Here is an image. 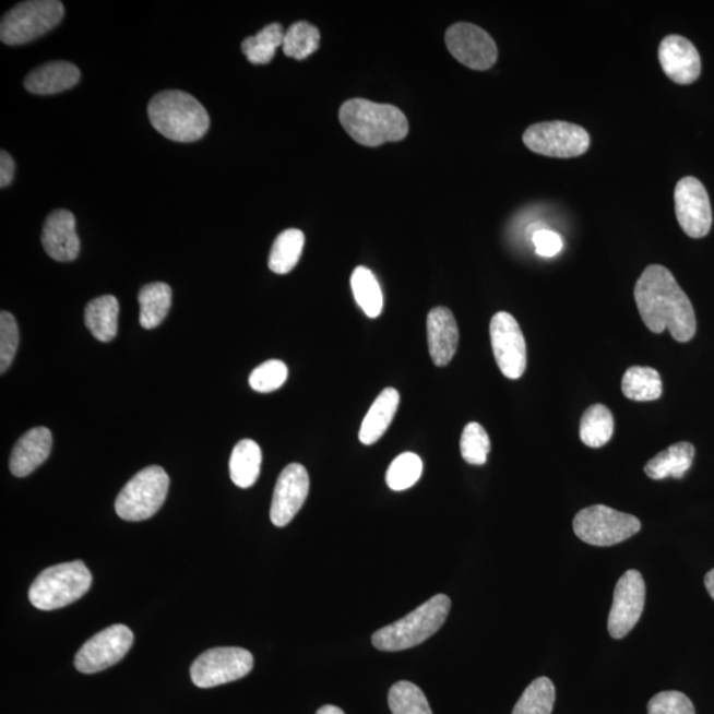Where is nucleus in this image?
Masks as SVG:
<instances>
[{
    "label": "nucleus",
    "instance_id": "nucleus-35",
    "mask_svg": "<svg viewBox=\"0 0 714 714\" xmlns=\"http://www.w3.org/2000/svg\"><path fill=\"white\" fill-rule=\"evenodd\" d=\"M423 475V461L417 454L404 453L391 463L386 484L393 491H405L415 486Z\"/></svg>",
    "mask_w": 714,
    "mask_h": 714
},
{
    "label": "nucleus",
    "instance_id": "nucleus-2",
    "mask_svg": "<svg viewBox=\"0 0 714 714\" xmlns=\"http://www.w3.org/2000/svg\"><path fill=\"white\" fill-rule=\"evenodd\" d=\"M340 119L353 140L367 147L403 141L409 131L408 119L396 106L376 104L365 98L344 103Z\"/></svg>",
    "mask_w": 714,
    "mask_h": 714
},
{
    "label": "nucleus",
    "instance_id": "nucleus-41",
    "mask_svg": "<svg viewBox=\"0 0 714 714\" xmlns=\"http://www.w3.org/2000/svg\"><path fill=\"white\" fill-rule=\"evenodd\" d=\"M0 187L5 188L10 186L15 175V162L11 158L9 153H0Z\"/></svg>",
    "mask_w": 714,
    "mask_h": 714
},
{
    "label": "nucleus",
    "instance_id": "nucleus-1",
    "mask_svg": "<svg viewBox=\"0 0 714 714\" xmlns=\"http://www.w3.org/2000/svg\"><path fill=\"white\" fill-rule=\"evenodd\" d=\"M639 314L650 331L671 332L675 341L687 343L697 334L693 306L671 272L651 265L638 279L634 290Z\"/></svg>",
    "mask_w": 714,
    "mask_h": 714
},
{
    "label": "nucleus",
    "instance_id": "nucleus-23",
    "mask_svg": "<svg viewBox=\"0 0 714 714\" xmlns=\"http://www.w3.org/2000/svg\"><path fill=\"white\" fill-rule=\"evenodd\" d=\"M694 453H697V450H694L692 443H675L651 460L644 466V473L647 474L648 478L655 480L666 479L669 476L675 479H681L688 469L691 468Z\"/></svg>",
    "mask_w": 714,
    "mask_h": 714
},
{
    "label": "nucleus",
    "instance_id": "nucleus-8",
    "mask_svg": "<svg viewBox=\"0 0 714 714\" xmlns=\"http://www.w3.org/2000/svg\"><path fill=\"white\" fill-rule=\"evenodd\" d=\"M641 528L635 516L603 504L587 507L573 520L575 536L594 547H612L636 535Z\"/></svg>",
    "mask_w": 714,
    "mask_h": 714
},
{
    "label": "nucleus",
    "instance_id": "nucleus-19",
    "mask_svg": "<svg viewBox=\"0 0 714 714\" xmlns=\"http://www.w3.org/2000/svg\"><path fill=\"white\" fill-rule=\"evenodd\" d=\"M428 343L431 359L437 367L448 366L456 353L460 331L453 312L436 307L428 316Z\"/></svg>",
    "mask_w": 714,
    "mask_h": 714
},
{
    "label": "nucleus",
    "instance_id": "nucleus-5",
    "mask_svg": "<svg viewBox=\"0 0 714 714\" xmlns=\"http://www.w3.org/2000/svg\"><path fill=\"white\" fill-rule=\"evenodd\" d=\"M91 586V570L83 561L66 562L43 570L31 585L28 598L36 609L51 611L76 603Z\"/></svg>",
    "mask_w": 714,
    "mask_h": 714
},
{
    "label": "nucleus",
    "instance_id": "nucleus-43",
    "mask_svg": "<svg viewBox=\"0 0 714 714\" xmlns=\"http://www.w3.org/2000/svg\"><path fill=\"white\" fill-rule=\"evenodd\" d=\"M317 714H344L341 707L335 705H324L317 712Z\"/></svg>",
    "mask_w": 714,
    "mask_h": 714
},
{
    "label": "nucleus",
    "instance_id": "nucleus-25",
    "mask_svg": "<svg viewBox=\"0 0 714 714\" xmlns=\"http://www.w3.org/2000/svg\"><path fill=\"white\" fill-rule=\"evenodd\" d=\"M262 451L253 440L238 442L229 461L230 479L240 488L252 487L261 473Z\"/></svg>",
    "mask_w": 714,
    "mask_h": 714
},
{
    "label": "nucleus",
    "instance_id": "nucleus-36",
    "mask_svg": "<svg viewBox=\"0 0 714 714\" xmlns=\"http://www.w3.org/2000/svg\"><path fill=\"white\" fill-rule=\"evenodd\" d=\"M491 450L490 437L484 426L469 423L461 437V454L469 465L481 466L487 462Z\"/></svg>",
    "mask_w": 714,
    "mask_h": 714
},
{
    "label": "nucleus",
    "instance_id": "nucleus-31",
    "mask_svg": "<svg viewBox=\"0 0 714 714\" xmlns=\"http://www.w3.org/2000/svg\"><path fill=\"white\" fill-rule=\"evenodd\" d=\"M284 37L285 33L281 24H269L255 36L247 37L241 44V49L252 64H267L273 60L277 48L284 44Z\"/></svg>",
    "mask_w": 714,
    "mask_h": 714
},
{
    "label": "nucleus",
    "instance_id": "nucleus-22",
    "mask_svg": "<svg viewBox=\"0 0 714 714\" xmlns=\"http://www.w3.org/2000/svg\"><path fill=\"white\" fill-rule=\"evenodd\" d=\"M400 405V393L394 388H385L374 400L371 409L361 424L359 440L362 444H373L385 435Z\"/></svg>",
    "mask_w": 714,
    "mask_h": 714
},
{
    "label": "nucleus",
    "instance_id": "nucleus-13",
    "mask_svg": "<svg viewBox=\"0 0 714 714\" xmlns=\"http://www.w3.org/2000/svg\"><path fill=\"white\" fill-rule=\"evenodd\" d=\"M646 603V584L638 570H628L617 582L607 629L614 639H623L635 628Z\"/></svg>",
    "mask_w": 714,
    "mask_h": 714
},
{
    "label": "nucleus",
    "instance_id": "nucleus-28",
    "mask_svg": "<svg viewBox=\"0 0 714 714\" xmlns=\"http://www.w3.org/2000/svg\"><path fill=\"white\" fill-rule=\"evenodd\" d=\"M305 248V235L299 229H287L282 231L274 241L269 267L275 274H287L297 266Z\"/></svg>",
    "mask_w": 714,
    "mask_h": 714
},
{
    "label": "nucleus",
    "instance_id": "nucleus-30",
    "mask_svg": "<svg viewBox=\"0 0 714 714\" xmlns=\"http://www.w3.org/2000/svg\"><path fill=\"white\" fill-rule=\"evenodd\" d=\"M350 287L357 305L361 307L365 314L369 318H378L383 311L384 298L374 274L365 266L356 267L350 277Z\"/></svg>",
    "mask_w": 714,
    "mask_h": 714
},
{
    "label": "nucleus",
    "instance_id": "nucleus-20",
    "mask_svg": "<svg viewBox=\"0 0 714 714\" xmlns=\"http://www.w3.org/2000/svg\"><path fill=\"white\" fill-rule=\"evenodd\" d=\"M52 450V433L47 428L27 431L12 449L10 469L12 475L24 478L48 460Z\"/></svg>",
    "mask_w": 714,
    "mask_h": 714
},
{
    "label": "nucleus",
    "instance_id": "nucleus-3",
    "mask_svg": "<svg viewBox=\"0 0 714 714\" xmlns=\"http://www.w3.org/2000/svg\"><path fill=\"white\" fill-rule=\"evenodd\" d=\"M148 118L153 128L175 142L202 140L210 129V116L204 106L191 94L165 91L156 94L148 104Z\"/></svg>",
    "mask_w": 714,
    "mask_h": 714
},
{
    "label": "nucleus",
    "instance_id": "nucleus-24",
    "mask_svg": "<svg viewBox=\"0 0 714 714\" xmlns=\"http://www.w3.org/2000/svg\"><path fill=\"white\" fill-rule=\"evenodd\" d=\"M119 304L116 297L104 296L91 300L85 309V324L97 341L108 343L118 331Z\"/></svg>",
    "mask_w": 714,
    "mask_h": 714
},
{
    "label": "nucleus",
    "instance_id": "nucleus-16",
    "mask_svg": "<svg viewBox=\"0 0 714 714\" xmlns=\"http://www.w3.org/2000/svg\"><path fill=\"white\" fill-rule=\"evenodd\" d=\"M310 490L307 469L299 463L286 466L274 488L271 520L275 527H286L296 517Z\"/></svg>",
    "mask_w": 714,
    "mask_h": 714
},
{
    "label": "nucleus",
    "instance_id": "nucleus-37",
    "mask_svg": "<svg viewBox=\"0 0 714 714\" xmlns=\"http://www.w3.org/2000/svg\"><path fill=\"white\" fill-rule=\"evenodd\" d=\"M287 374L289 371L284 361L269 360L250 373L249 384L255 392L271 393L286 383Z\"/></svg>",
    "mask_w": 714,
    "mask_h": 714
},
{
    "label": "nucleus",
    "instance_id": "nucleus-26",
    "mask_svg": "<svg viewBox=\"0 0 714 714\" xmlns=\"http://www.w3.org/2000/svg\"><path fill=\"white\" fill-rule=\"evenodd\" d=\"M140 322L143 329L153 330L165 321L171 309L172 290L165 282H154L142 287L140 293Z\"/></svg>",
    "mask_w": 714,
    "mask_h": 714
},
{
    "label": "nucleus",
    "instance_id": "nucleus-4",
    "mask_svg": "<svg viewBox=\"0 0 714 714\" xmlns=\"http://www.w3.org/2000/svg\"><path fill=\"white\" fill-rule=\"evenodd\" d=\"M451 609L448 595L437 594L400 621L376 631L373 646L380 651H403L433 636L447 622Z\"/></svg>",
    "mask_w": 714,
    "mask_h": 714
},
{
    "label": "nucleus",
    "instance_id": "nucleus-15",
    "mask_svg": "<svg viewBox=\"0 0 714 714\" xmlns=\"http://www.w3.org/2000/svg\"><path fill=\"white\" fill-rule=\"evenodd\" d=\"M447 46L456 60L475 71H487L498 60L497 44L485 29L474 24L451 26L447 33Z\"/></svg>",
    "mask_w": 714,
    "mask_h": 714
},
{
    "label": "nucleus",
    "instance_id": "nucleus-17",
    "mask_svg": "<svg viewBox=\"0 0 714 714\" xmlns=\"http://www.w3.org/2000/svg\"><path fill=\"white\" fill-rule=\"evenodd\" d=\"M659 61L664 73L676 84H692L700 78V55L687 37L680 35L664 37L659 47Z\"/></svg>",
    "mask_w": 714,
    "mask_h": 714
},
{
    "label": "nucleus",
    "instance_id": "nucleus-40",
    "mask_svg": "<svg viewBox=\"0 0 714 714\" xmlns=\"http://www.w3.org/2000/svg\"><path fill=\"white\" fill-rule=\"evenodd\" d=\"M532 241L535 243L536 253L542 257H555L562 249L561 236L552 230L540 229L535 231Z\"/></svg>",
    "mask_w": 714,
    "mask_h": 714
},
{
    "label": "nucleus",
    "instance_id": "nucleus-18",
    "mask_svg": "<svg viewBox=\"0 0 714 714\" xmlns=\"http://www.w3.org/2000/svg\"><path fill=\"white\" fill-rule=\"evenodd\" d=\"M41 242L46 253L55 261L71 262L80 254L76 218L67 210L51 213L44 223Z\"/></svg>",
    "mask_w": 714,
    "mask_h": 714
},
{
    "label": "nucleus",
    "instance_id": "nucleus-34",
    "mask_svg": "<svg viewBox=\"0 0 714 714\" xmlns=\"http://www.w3.org/2000/svg\"><path fill=\"white\" fill-rule=\"evenodd\" d=\"M393 714H433L423 689L410 681H398L388 694Z\"/></svg>",
    "mask_w": 714,
    "mask_h": 714
},
{
    "label": "nucleus",
    "instance_id": "nucleus-11",
    "mask_svg": "<svg viewBox=\"0 0 714 714\" xmlns=\"http://www.w3.org/2000/svg\"><path fill=\"white\" fill-rule=\"evenodd\" d=\"M134 634L128 626L112 624L87 641L74 657L81 674H96L121 662L133 646Z\"/></svg>",
    "mask_w": 714,
    "mask_h": 714
},
{
    "label": "nucleus",
    "instance_id": "nucleus-10",
    "mask_svg": "<svg viewBox=\"0 0 714 714\" xmlns=\"http://www.w3.org/2000/svg\"><path fill=\"white\" fill-rule=\"evenodd\" d=\"M253 655L240 647L205 651L193 662L191 679L199 688H213L240 680L253 669Z\"/></svg>",
    "mask_w": 714,
    "mask_h": 714
},
{
    "label": "nucleus",
    "instance_id": "nucleus-6",
    "mask_svg": "<svg viewBox=\"0 0 714 714\" xmlns=\"http://www.w3.org/2000/svg\"><path fill=\"white\" fill-rule=\"evenodd\" d=\"M170 478L159 466H150L138 473L122 488L116 500L117 515L127 522H142L153 517L165 504Z\"/></svg>",
    "mask_w": 714,
    "mask_h": 714
},
{
    "label": "nucleus",
    "instance_id": "nucleus-9",
    "mask_svg": "<svg viewBox=\"0 0 714 714\" xmlns=\"http://www.w3.org/2000/svg\"><path fill=\"white\" fill-rule=\"evenodd\" d=\"M532 152L550 158H575L591 146V136L579 124L552 121L532 124L523 135Z\"/></svg>",
    "mask_w": 714,
    "mask_h": 714
},
{
    "label": "nucleus",
    "instance_id": "nucleus-42",
    "mask_svg": "<svg viewBox=\"0 0 714 714\" xmlns=\"http://www.w3.org/2000/svg\"><path fill=\"white\" fill-rule=\"evenodd\" d=\"M704 582L707 594H710L714 600V569H712L711 572L705 575Z\"/></svg>",
    "mask_w": 714,
    "mask_h": 714
},
{
    "label": "nucleus",
    "instance_id": "nucleus-7",
    "mask_svg": "<svg viewBox=\"0 0 714 714\" xmlns=\"http://www.w3.org/2000/svg\"><path fill=\"white\" fill-rule=\"evenodd\" d=\"M64 16V5L58 0H33L11 9L0 24V39L8 46H21L46 35Z\"/></svg>",
    "mask_w": 714,
    "mask_h": 714
},
{
    "label": "nucleus",
    "instance_id": "nucleus-32",
    "mask_svg": "<svg viewBox=\"0 0 714 714\" xmlns=\"http://www.w3.org/2000/svg\"><path fill=\"white\" fill-rule=\"evenodd\" d=\"M556 688L552 680L538 678L525 688L512 714H552Z\"/></svg>",
    "mask_w": 714,
    "mask_h": 714
},
{
    "label": "nucleus",
    "instance_id": "nucleus-33",
    "mask_svg": "<svg viewBox=\"0 0 714 714\" xmlns=\"http://www.w3.org/2000/svg\"><path fill=\"white\" fill-rule=\"evenodd\" d=\"M321 43L319 29L307 22H298L286 31L284 37V53L291 59L305 60L318 51Z\"/></svg>",
    "mask_w": 714,
    "mask_h": 714
},
{
    "label": "nucleus",
    "instance_id": "nucleus-21",
    "mask_svg": "<svg viewBox=\"0 0 714 714\" xmlns=\"http://www.w3.org/2000/svg\"><path fill=\"white\" fill-rule=\"evenodd\" d=\"M80 78V69L72 62L52 61L34 69L24 80V87L29 93L47 96L71 90Z\"/></svg>",
    "mask_w": 714,
    "mask_h": 714
},
{
    "label": "nucleus",
    "instance_id": "nucleus-14",
    "mask_svg": "<svg viewBox=\"0 0 714 714\" xmlns=\"http://www.w3.org/2000/svg\"><path fill=\"white\" fill-rule=\"evenodd\" d=\"M676 217L686 235L703 238L712 228V206L705 187L697 178H682L675 188Z\"/></svg>",
    "mask_w": 714,
    "mask_h": 714
},
{
    "label": "nucleus",
    "instance_id": "nucleus-29",
    "mask_svg": "<svg viewBox=\"0 0 714 714\" xmlns=\"http://www.w3.org/2000/svg\"><path fill=\"white\" fill-rule=\"evenodd\" d=\"M614 435V418L610 409L605 405H592L580 424L581 441L588 448L598 449L605 447Z\"/></svg>",
    "mask_w": 714,
    "mask_h": 714
},
{
    "label": "nucleus",
    "instance_id": "nucleus-38",
    "mask_svg": "<svg viewBox=\"0 0 714 714\" xmlns=\"http://www.w3.org/2000/svg\"><path fill=\"white\" fill-rule=\"evenodd\" d=\"M19 346V329L9 311L0 314V372L8 371L15 359Z\"/></svg>",
    "mask_w": 714,
    "mask_h": 714
},
{
    "label": "nucleus",
    "instance_id": "nucleus-39",
    "mask_svg": "<svg viewBox=\"0 0 714 714\" xmlns=\"http://www.w3.org/2000/svg\"><path fill=\"white\" fill-rule=\"evenodd\" d=\"M648 714H697L685 693L666 691L655 694L647 706Z\"/></svg>",
    "mask_w": 714,
    "mask_h": 714
},
{
    "label": "nucleus",
    "instance_id": "nucleus-27",
    "mask_svg": "<svg viewBox=\"0 0 714 714\" xmlns=\"http://www.w3.org/2000/svg\"><path fill=\"white\" fill-rule=\"evenodd\" d=\"M622 392L632 401H654L661 398L663 383L659 372L650 367H631L622 379Z\"/></svg>",
    "mask_w": 714,
    "mask_h": 714
},
{
    "label": "nucleus",
    "instance_id": "nucleus-12",
    "mask_svg": "<svg viewBox=\"0 0 714 714\" xmlns=\"http://www.w3.org/2000/svg\"><path fill=\"white\" fill-rule=\"evenodd\" d=\"M490 335L500 371L507 379L522 378L527 368V344L516 319L509 312H498L491 319Z\"/></svg>",
    "mask_w": 714,
    "mask_h": 714
}]
</instances>
